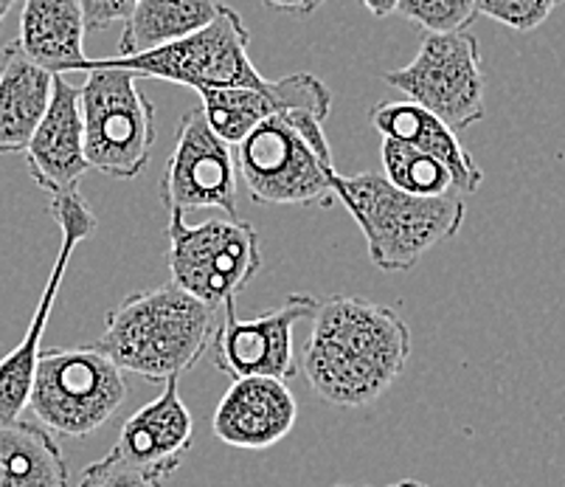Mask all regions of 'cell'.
<instances>
[{
	"label": "cell",
	"mask_w": 565,
	"mask_h": 487,
	"mask_svg": "<svg viewBox=\"0 0 565 487\" xmlns=\"http://www.w3.org/2000/svg\"><path fill=\"white\" fill-rule=\"evenodd\" d=\"M397 14L425 34L467 32L479 18L476 0H399Z\"/></svg>",
	"instance_id": "23"
},
{
	"label": "cell",
	"mask_w": 565,
	"mask_h": 487,
	"mask_svg": "<svg viewBox=\"0 0 565 487\" xmlns=\"http://www.w3.org/2000/svg\"><path fill=\"white\" fill-rule=\"evenodd\" d=\"M169 271L172 282L203 305L223 310L262 271L259 234L236 218L189 225L183 212H169Z\"/></svg>",
	"instance_id": "8"
},
{
	"label": "cell",
	"mask_w": 565,
	"mask_h": 487,
	"mask_svg": "<svg viewBox=\"0 0 565 487\" xmlns=\"http://www.w3.org/2000/svg\"><path fill=\"white\" fill-rule=\"evenodd\" d=\"M299 420L296 394L279 378H239L231 381L212 417L220 443L239 451H265L292 432Z\"/></svg>",
	"instance_id": "14"
},
{
	"label": "cell",
	"mask_w": 565,
	"mask_h": 487,
	"mask_svg": "<svg viewBox=\"0 0 565 487\" xmlns=\"http://www.w3.org/2000/svg\"><path fill=\"white\" fill-rule=\"evenodd\" d=\"M217 12V0H138L118 40V56L143 54L189 38L212 23Z\"/></svg>",
	"instance_id": "21"
},
{
	"label": "cell",
	"mask_w": 565,
	"mask_h": 487,
	"mask_svg": "<svg viewBox=\"0 0 565 487\" xmlns=\"http://www.w3.org/2000/svg\"><path fill=\"white\" fill-rule=\"evenodd\" d=\"M383 80L450 130L484 119L487 82L479 40L470 32L425 34L414 60L403 68L385 71Z\"/></svg>",
	"instance_id": "9"
},
{
	"label": "cell",
	"mask_w": 565,
	"mask_h": 487,
	"mask_svg": "<svg viewBox=\"0 0 565 487\" xmlns=\"http://www.w3.org/2000/svg\"><path fill=\"white\" fill-rule=\"evenodd\" d=\"M318 299L310 294H290L276 310L239 319L236 301L223 307V321L212 338V363L228 375L239 378H296V350H292V330L299 321L316 316Z\"/></svg>",
	"instance_id": "11"
},
{
	"label": "cell",
	"mask_w": 565,
	"mask_h": 487,
	"mask_svg": "<svg viewBox=\"0 0 565 487\" xmlns=\"http://www.w3.org/2000/svg\"><path fill=\"white\" fill-rule=\"evenodd\" d=\"M305 107L330 116L332 94L316 74H290L270 82V88L200 91V110L225 145H239L256 125L281 110Z\"/></svg>",
	"instance_id": "16"
},
{
	"label": "cell",
	"mask_w": 565,
	"mask_h": 487,
	"mask_svg": "<svg viewBox=\"0 0 565 487\" xmlns=\"http://www.w3.org/2000/svg\"><path fill=\"white\" fill-rule=\"evenodd\" d=\"M363 7L369 9V14H374V18H388V14L397 12L399 0H361Z\"/></svg>",
	"instance_id": "28"
},
{
	"label": "cell",
	"mask_w": 565,
	"mask_h": 487,
	"mask_svg": "<svg viewBox=\"0 0 565 487\" xmlns=\"http://www.w3.org/2000/svg\"><path fill=\"white\" fill-rule=\"evenodd\" d=\"M125 372L90 347H51L40 352L29 409L43 428L63 437H90L127 403Z\"/></svg>",
	"instance_id": "5"
},
{
	"label": "cell",
	"mask_w": 565,
	"mask_h": 487,
	"mask_svg": "<svg viewBox=\"0 0 565 487\" xmlns=\"http://www.w3.org/2000/svg\"><path fill=\"white\" fill-rule=\"evenodd\" d=\"M414 352L411 330L392 305L363 296L318 301L305 343V375L323 403L363 409L403 378Z\"/></svg>",
	"instance_id": "1"
},
{
	"label": "cell",
	"mask_w": 565,
	"mask_h": 487,
	"mask_svg": "<svg viewBox=\"0 0 565 487\" xmlns=\"http://www.w3.org/2000/svg\"><path fill=\"white\" fill-rule=\"evenodd\" d=\"M161 200L169 212L220 209L236 218V163L231 145L192 107L178 125L161 178Z\"/></svg>",
	"instance_id": "12"
},
{
	"label": "cell",
	"mask_w": 565,
	"mask_h": 487,
	"mask_svg": "<svg viewBox=\"0 0 565 487\" xmlns=\"http://www.w3.org/2000/svg\"><path fill=\"white\" fill-rule=\"evenodd\" d=\"M214 332L217 310L169 282L118 301L94 347L121 372L167 383L209 352Z\"/></svg>",
	"instance_id": "2"
},
{
	"label": "cell",
	"mask_w": 565,
	"mask_h": 487,
	"mask_svg": "<svg viewBox=\"0 0 565 487\" xmlns=\"http://www.w3.org/2000/svg\"><path fill=\"white\" fill-rule=\"evenodd\" d=\"M388 487H428L425 481H416V479H403V481H394V485Z\"/></svg>",
	"instance_id": "30"
},
{
	"label": "cell",
	"mask_w": 565,
	"mask_h": 487,
	"mask_svg": "<svg viewBox=\"0 0 565 487\" xmlns=\"http://www.w3.org/2000/svg\"><path fill=\"white\" fill-rule=\"evenodd\" d=\"M54 76L9 45L0 68V156L23 152L49 110Z\"/></svg>",
	"instance_id": "19"
},
{
	"label": "cell",
	"mask_w": 565,
	"mask_h": 487,
	"mask_svg": "<svg viewBox=\"0 0 565 487\" xmlns=\"http://www.w3.org/2000/svg\"><path fill=\"white\" fill-rule=\"evenodd\" d=\"M163 481H158L156 476L143 474V470L132 468L125 459H118L116 454H107L105 459H96V463L87 465L82 470V479L76 487H161Z\"/></svg>",
	"instance_id": "25"
},
{
	"label": "cell",
	"mask_w": 565,
	"mask_h": 487,
	"mask_svg": "<svg viewBox=\"0 0 565 487\" xmlns=\"http://www.w3.org/2000/svg\"><path fill=\"white\" fill-rule=\"evenodd\" d=\"M335 487H352V485H335Z\"/></svg>",
	"instance_id": "31"
},
{
	"label": "cell",
	"mask_w": 565,
	"mask_h": 487,
	"mask_svg": "<svg viewBox=\"0 0 565 487\" xmlns=\"http://www.w3.org/2000/svg\"><path fill=\"white\" fill-rule=\"evenodd\" d=\"M23 152L32 181L51 198L76 192L82 178L90 172L85 158L79 88L65 76H54L49 110Z\"/></svg>",
	"instance_id": "15"
},
{
	"label": "cell",
	"mask_w": 565,
	"mask_h": 487,
	"mask_svg": "<svg viewBox=\"0 0 565 487\" xmlns=\"http://www.w3.org/2000/svg\"><path fill=\"white\" fill-rule=\"evenodd\" d=\"M65 454L38 423H0V487H68Z\"/></svg>",
	"instance_id": "20"
},
{
	"label": "cell",
	"mask_w": 565,
	"mask_h": 487,
	"mask_svg": "<svg viewBox=\"0 0 565 487\" xmlns=\"http://www.w3.org/2000/svg\"><path fill=\"white\" fill-rule=\"evenodd\" d=\"M563 0H476V12L512 32H534L546 23Z\"/></svg>",
	"instance_id": "24"
},
{
	"label": "cell",
	"mask_w": 565,
	"mask_h": 487,
	"mask_svg": "<svg viewBox=\"0 0 565 487\" xmlns=\"http://www.w3.org/2000/svg\"><path fill=\"white\" fill-rule=\"evenodd\" d=\"M262 3L276 9V12L292 14V18H307V14H312L316 9H321L327 0H262Z\"/></svg>",
	"instance_id": "27"
},
{
	"label": "cell",
	"mask_w": 565,
	"mask_h": 487,
	"mask_svg": "<svg viewBox=\"0 0 565 487\" xmlns=\"http://www.w3.org/2000/svg\"><path fill=\"white\" fill-rule=\"evenodd\" d=\"M14 3H20V0H0V25H3L7 14L14 9Z\"/></svg>",
	"instance_id": "29"
},
{
	"label": "cell",
	"mask_w": 565,
	"mask_h": 487,
	"mask_svg": "<svg viewBox=\"0 0 565 487\" xmlns=\"http://www.w3.org/2000/svg\"><path fill=\"white\" fill-rule=\"evenodd\" d=\"M250 32L243 18L231 7L220 3V12L212 23L189 34L183 40L143 51L132 56H110V60H90V68H121L136 74L138 80H163L186 88L217 91V88H270V82L256 71L248 54Z\"/></svg>",
	"instance_id": "6"
},
{
	"label": "cell",
	"mask_w": 565,
	"mask_h": 487,
	"mask_svg": "<svg viewBox=\"0 0 565 487\" xmlns=\"http://www.w3.org/2000/svg\"><path fill=\"white\" fill-rule=\"evenodd\" d=\"M138 0H79L82 18H85V29L90 32H102V29H110L118 20H130V14L136 12Z\"/></svg>",
	"instance_id": "26"
},
{
	"label": "cell",
	"mask_w": 565,
	"mask_h": 487,
	"mask_svg": "<svg viewBox=\"0 0 565 487\" xmlns=\"http://www.w3.org/2000/svg\"><path fill=\"white\" fill-rule=\"evenodd\" d=\"M85 18L79 0H23L18 49L51 76L87 71Z\"/></svg>",
	"instance_id": "18"
},
{
	"label": "cell",
	"mask_w": 565,
	"mask_h": 487,
	"mask_svg": "<svg viewBox=\"0 0 565 487\" xmlns=\"http://www.w3.org/2000/svg\"><path fill=\"white\" fill-rule=\"evenodd\" d=\"M49 214L60 225L63 243H60V251H56L54 268H51L49 282H45L43 294H40V301L34 307V316L29 321V330H25L23 341L12 352L0 358V423H14L29 409L34 369H38L40 352H43L45 327H49L54 301L60 296L63 279L71 268L74 251L82 240H87L99 229V220H96L94 209L87 207V200L82 198L79 189L68 194H60V198H51Z\"/></svg>",
	"instance_id": "10"
},
{
	"label": "cell",
	"mask_w": 565,
	"mask_h": 487,
	"mask_svg": "<svg viewBox=\"0 0 565 487\" xmlns=\"http://www.w3.org/2000/svg\"><path fill=\"white\" fill-rule=\"evenodd\" d=\"M332 192L366 237L372 265L385 274H403L414 268L430 248L456 237L467 218V203L461 194H408L385 181L380 172H335Z\"/></svg>",
	"instance_id": "3"
},
{
	"label": "cell",
	"mask_w": 565,
	"mask_h": 487,
	"mask_svg": "<svg viewBox=\"0 0 565 487\" xmlns=\"http://www.w3.org/2000/svg\"><path fill=\"white\" fill-rule=\"evenodd\" d=\"M87 167L116 181H132L150 167L156 105L121 68H90L79 88Z\"/></svg>",
	"instance_id": "7"
},
{
	"label": "cell",
	"mask_w": 565,
	"mask_h": 487,
	"mask_svg": "<svg viewBox=\"0 0 565 487\" xmlns=\"http://www.w3.org/2000/svg\"><path fill=\"white\" fill-rule=\"evenodd\" d=\"M369 121L383 138L403 141L414 150L434 156L454 176L456 192L461 198L479 192V187L484 183V169L465 150L456 130H450L445 121L436 119L434 113H428L416 102H380L369 113Z\"/></svg>",
	"instance_id": "17"
},
{
	"label": "cell",
	"mask_w": 565,
	"mask_h": 487,
	"mask_svg": "<svg viewBox=\"0 0 565 487\" xmlns=\"http://www.w3.org/2000/svg\"><path fill=\"white\" fill-rule=\"evenodd\" d=\"M192 440L194 417L178 392V378H169L156 400L143 403L121 423L113 454L158 481H167L192 451Z\"/></svg>",
	"instance_id": "13"
},
{
	"label": "cell",
	"mask_w": 565,
	"mask_h": 487,
	"mask_svg": "<svg viewBox=\"0 0 565 487\" xmlns=\"http://www.w3.org/2000/svg\"><path fill=\"white\" fill-rule=\"evenodd\" d=\"M327 116L305 107L281 110L236 145V172L262 207H332V152Z\"/></svg>",
	"instance_id": "4"
},
{
	"label": "cell",
	"mask_w": 565,
	"mask_h": 487,
	"mask_svg": "<svg viewBox=\"0 0 565 487\" xmlns=\"http://www.w3.org/2000/svg\"><path fill=\"white\" fill-rule=\"evenodd\" d=\"M383 176L385 181L394 183L397 189L408 194H423V198H441V194H459L456 192L454 176L441 167L434 156L403 141L383 138Z\"/></svg>",
	"instance_id": "22"
}]
</instances>
